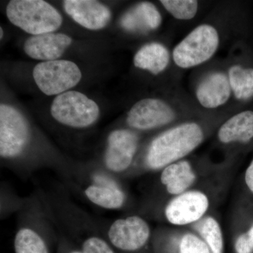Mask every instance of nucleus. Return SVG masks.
Masks as SVG:
<instances>
[{
  "instance_id": "obj_1",
  "label": "nucleus",
  "mask_w": 253,
  "mask_h": 253,
  "mask_svg": "<svg viewBox=\"0 0 253 253\" xmlns=\"http://www.w3.org/2000/svg\"><path fill=\"white\" fill-rule=\"evenodd\" d=\"M204 131L194 123H184L165 131L150 145L146 163L151 169H161L184 158L204 140Z\"/></svg>"
},
{
  "instance_id": "obj_17",
  "label": "nucleus",
  "mask_w": 253,
  "mask_h": 253,
  "mask_svg": "<svg viewBox=\"0 0 253 253\" xmlns=\"http://www.w3.org/2000/svg\"><path fill=\"white\" fill-rule=\"evenodd\" d=\"M169 62V53L167 48L157 42L142 46L134 57L135 67L146 70L154 75L163 72Z\"/></svg>"
},
{
  "instance_id": "obj_9",
  "label": "nucleus",
  "mask_w": 253,
  "mask_h": 253,
  "mask_svg": "<svg viewBox=\"0 0 253 253\" xmlns=\"http://www.w3.org/2000/svg\"><path fill=\"white\" fill-rule=\"evenodd\" d=\"M209 201L201 191H188L172 200L166 208L168 220L174 225H186L199 220L208 211Z\"/></svg>"
},
{
  "instance_id": "obj_13",
  "label": "nucleus",
  "mask_w": 253,
  "mask_h": 253,
  "mask_svg": "<svg viewBox=\"0 0 253 253\" xmlns=\"http://www.w3.org/2000/svg\"><path fill=\"white\" fill-rule=\"evenodd\" d=\"M229 77L224 73L214 72L200 83L196 89V97L206 109H215L222 106L231 96Z\"/></svg>"
},
{
  "instance_id": "obj_8",
  "label": "nucleus",
  "mask_w": 253,
  "mask_h": 253,
  "mask_svg": "<svg viewBox=\"0 0 253 253\" xmlns=\"http://www.w3.org/2000/svg\"><path fill=\"white\" fill-rule=\"evenodd\" d=\"M150 228L146 221L137 216L115 221L110 227L109 238L111 244L123 251L140 249L147 242Z\"/></svg>"
},
{
  "instance_id": "obj_7",
  "label": "nucleus",
  "mask_w": 253,
  "mask_h": 253,
  "mask_svg": "<svg viewBox=\"0 0 253 253\" xmlns=\"http://www.w3.org/2000/svg\"><path fill=\"white\" fill-rule=\"evenodd\" d=\"M175 116L172 108L162 100L144 99L129 110L126 123L131 127L146 130L169 124Z\"/></svg>"
},
{
  "instance_id": "obj_5",
  "label": "nucleus",
  "mask_w": 253,
  "mask_h": 253,
  "mask_svg": "<svg viewBox=\"0 0 253 253\" xmlns=\"http://www.w3.org/2000/svg\"><path fill=\"white\" fill-rule=\"evenodd\" d=\"M33 76L38 88L48 96L68 91L80 83L81 69L68 60L44 61L35 66Z\"/></svg>"
},
{
  "instance_id": "obj_16",
  "label": "nucleus",
  "mask_w": 253,
  "mask_h": 253,
  "mask_svg": "<svg viewBox=\"0 0 253 253\" xmlns=\"http://www.w3.org/2000/svg\"><path fill=\"white\" fill-rule=\"evenodd\" d=\"M161 179L169 194L180 195L194 182L196 174L188 161H181L165 168Z\"/></svg>"
},
{
  "instance_id": "obj_21",
  "label": "nucleus",
  "mask_w": 253,
  "mask_h": 253,
  "mask_svg": "<svg viewBox=\"0 0 253 253\" xmlns=\"http://www.w3.org/2000/svg\"><path fill=\"white\" fill-rule=\"evenodd\" d=\"M196 230L202 236L212 253H222L223 238L220 226L214 218L209 217L199 222Z\"/></svg>"
},
{
  "instance_id": "obj_25",
  "label": "nucleus",
  "mask_w": 253,
  "mask_h": 253,
  "mask_svg": "<svg viewBox=\"0 0 253 253\" xmlns=\"http://www.w3.org/2000/svg\"><path fill=\"white\" fill-rule=\"evenodd\" d=\"M235 249L237 253H253V226L248 232L238 238L236 241Z\"/></svg>"
},
{
  "instance_id": "obj_22",
  "label": "nucleus",
  "mask_w": 253,
  "mask_h": 253,
  "mask_svg": "<svg viewBox=\"0 0 253 253\" xmlns=\"http://www.w3.org/2000/svg\"><path fill=\"white\" fill-rule=\"evenodd\" d=\"M161 2L168 12L179 20L194 18L199 7V3L195 0H162Z\"/></svg>"
},
{
  "instance_id": "obj_11",
  "label": "nucleus",
  "mask_w": 253,
  "mask_h": 253,
  "mask_svg": "<svg viewBox=\"0 0 253 253\" xmlns=\"http://www.w3.org/2000/svg\"><path fill=\"white\" fill-rule=\"evenodd\" d=\"M63 8L76 23L91 31L106 27L112 16L109 7L93 0H66Z\"/></svg>"
},
{
  "instance_id": "obj_10",
  "label": "nucleus",
  "mask_w": 253,
  "mask_h": 253,
  "mask_svg": "<svg viewBox=\"0 0 253 253\" xmlns=\"http://www.w3.org/2000/svg\"><path fill=\"white\" fill-rule=\"evenodd\" d=\"M139 138L129 129H117L108 138L105 154L106 167L113 172L126 170L130 166L138 147Z\"/></svg>"
},
{
  "instance_id": "obj_20",
  "label": "nucleus",
  "mask_w": 253,
  "mask_h": 253,
  "mask_svg": "<svg viewBox=\"0 0 253 253\" xmlns=\"http://www.w3.org/2000/svg\"><path fill=\"white\" fill-rule=\"evenodd\" d=\"M16 253H49L44 241L31 229L18 231L14 240Z\"/></svg>"
},
{
  "instance_id": "obj_6",
  "label": "nucleus",
  "mask_w": 253,
  "mask_h": 253,
  "mask_svg": "<svg viewBox=\"0 0 253 253\" xmlns=\"http://www.w3.org/2000/svg\"><path fill=\"white\" fill-rule=\"evenodd\" d=\"M30 139V128L26 118L13 106H0V155L16 158L22 154Z\"/></svg>"
},
{
  "instance_id": "obj_12",
  "label": "nucleus",
  "mask_w": 253,
  "mask_h": 253,
  "mask_svg": "<svg viewBox=\"0 0 253 253\" xmlns=\"http://www.w3.org/2000/svg\"><path fill=\"white\" fill-rule=\"evenodd\" d=\"M71 44L72 39L67 35L45 33L28 38L25 42L23 49L32 59L44 62L59 59Z\"/></svg>"
},
{
  "instance_id": "obj_2",
  "label": "nucleus",
  "mask_w": 253,
  "mask_h": 253,
  "mask_svg": "<svg viewBox=\"0 0 253 253\" xmlns=\"http://www.w3.org/2000/svg\"><path fill=\"white\" fill-rule=\"evenodd\" d=\"M6 12L10 22L33 36L54 33L63 23L59 11L42 0H11Z\"/></svg>"
},
{
  "instance_id": "obj_18",
  "label": "nucleus",
  "mask_w": 253,
  "mask_h": 253,
  "mask_svg": "<svg viewBox=\"0 0 253 253\" xmlns=\"http://www.w3.org/2000/svg\"><path fill=\"white\" fill-rule=\"evenodd\" d=\"M229 80L236 99L249 101L253 99V67H244L241 65L231 66Z\"/></svg>"
},
{
  "instance_id": "obj_23",
  "label": "nucleus",
  "mask_w": 253,
  "mask_h": 253,
  "mask_svg": "<svg viewBox=\"0 0 253 253\" xmlns=\"http://www.w3.org/2000/svg\"><path fill=\"white\" fill-rule=\"evenodd\" d=\"M180 253H210L209 246L197 236L187 234L181 239Z\"/></svg>"
},
{
  "instance_id": "obj_14",
  "label": "nucleus",
  "mask_w": 253,
  "mask_h": 253,
  "mask_svg": "<svg viewBox=\"0 0 253 253\" xmlns=\"http://www.w3.org/2000/svg\"><path fill=\"white\" fill-rule=\"evenodd\" d=\"M162 23V16L154 4L139 3L128 10L121 18V26L126 31L146 33L157 29Z\"/></svg>"
},
{
  "instance_id": "obj_28",
  "label": "nucleus",
  "mask_w": 253,
  "mask_h": 253,
  "mask_svg": "<svg viewBox=\"0 0 253 253\" xmlns=\"http://www.w3.org/2000/svg\"><path fill=\"white\" fill-rule=\"evenodd\" d=\"M81 253L74 252V253Z\"/></svg>"
},
{
  "instance_id": "obj_26",
  "label": "nucleus",
  "mask_w": 253,
  "mask_h": 253,
  "mask_svg": "<svg viewBox=\"0 0 253 253\" xmlns=\"http://www.w3.org/2000/svg\"><path fill=\"white\" fill-rule=\"evenodd\" d=\"M245 179L248 187L253 193V160L246 170Z\"/></svg>"
},
{
  "instance_id": "obj_15",
  "label": "nucleus",
  "mask_w": 253,
  "mask_h": 253,
  "mask_svg": "<svg viewBox=\"0 0 253 253\" xmlns=\"http://www.w3.org/2000/svg\"><path fill=\"white\" fill-rule=\"evenodd\" d=\"M218 137L224 144L239 141L248 143L253 139V111L238 113L221 126Z\"/></svg>"
},
{
  "instance_id": "obj_4",
  "label": "nucleus",
  "mask_w": 253,
  "mask_h": 253,
  "mask_svg": "<svg viewBox=\"0 0 253 253\" xmlns=\"http://www.w3.org/2000/svg\"><path fill=\"white\" fill-rule=\"evenodd\" d=\"M217 30L210 25H201L178 44L173 51L176 66L189 68L208 61L219 46Z\"/></svg>"
},
{
  "instance_id": "obj_27",
  "label": "nucleus",
  "mask_w": 253,
  "mask_h": 253,
  "mask_svg": "<svg viewBox=\"0 0 253 253\" xmlns=\"http://www.w3.org/2000/svg\"><path fill=\"white\" fill-rule=\"evenodd\" d=\"M0 33H1V36H0V38H1H1H3V35H4V33H3L2 28H0Z\"/></svg>"
},
{
  "instance_id": "obj_19",
  "label": "nucleus",
  "mask_w": 253,
  "mask_h": 253,
  "mask_svg": "<svg viewBox=\"0 0 253 253\" xmlns=\"http://www.w3.org/2000/svg\"><path fill=\"white\" fill-rule=\"evenodd\" d=\"M85 194L93 204L106 209H118L124 204L125 195L115 184L89 186Z\"/></svg>"
},
{
  "instance_id": "obj_3",
  "label": "nucleus",
  "mask_w": 253,
  "mask_h": 253,
  "mask_svg": "<svg viewBox=\"0 0 253 253\" xmlns=\"http://www.w3.org/2000/svg\"><path fill=\"white\" fill-rule=\"evenodd\" d=\"M51 113L61 124L84 128L97 121L100 110L97 104L85 94L77 91H68L55 98L51 104Z\"/></svg>"
},
{
  "instance_id": "obj_24",
  "label": "nucleus",
  "mask_w": 253,
  "mask_h": 253,
  "mask_svg": "<svg viewBox=\"0 0 253 253\" xmlns=\"http://www.w3.org/2000/svg\"><path fill=\"white\" fill-rule=\"evenodd\" d=\"M83 253H114L109 245L100 238L91 237L83 245Z\"/></svg>"
}]
</instances>
